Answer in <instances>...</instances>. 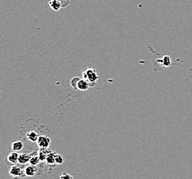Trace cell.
I'll return each mask as SVG.
<instances>
[{
	"instance_id": "obj_1",
	"label": "cell",
	"mask_w": 192,
	"mask_h": 179,
	"mask_svg": "<svg viewBox=\"0 0 192 179\" xmlns=\"http://www.w3.org/2000/svg\"><path fill=\"white\" fill-rule=\"evenodd\" d=\"M82 77L84 80L89 83V86H95L100 77L98 76L96 71L93 68H87L82 72Z\"/></svg>"
},
{
	"instance_id": "obj_2",
	"label": "cell",
	"mask_w": 192,
	"mask_h": 179,
	"mask_svg": "<svg viewBox=\"0 0 192 179\" xmlns=\"http://www.w3.org/2000/svg\"><path fill=\"white\" fill-rule=\"evenodd\" d=\"M37 143L41 149H47L50 146L51 139L47 136H40L37 141Z\"/></svg>"
},
{
	"instance_id": "obj_3",
	"label": "cell",
	"mask_w": 192,
	"mask_h": 179,
	"mask_svg": "<svg viewBox=\"0 0 192 179\" xmlns=\"http://www.w3.org/2000/svg\"><path fill=\"white\" fill-rule=\"evenodd\" d=\"M90 87L89 83L86 81V80H84V79H80L79 81L77 83V90L80 91H86L89 89Z\"/></svg>"
},
{
	"instance_id": "obj_4",
	"label": "cell",
	"mask_w": 192,
	"mask_h": 179,
	"mask_svg": "<svg viewBox=\"0 0 192 179\" xmlns=\"http://www.w3.org/2000/svg\"><path fill=\"white\" fill-rule=\"evenodd\" d=\"M30 156L29 154L26 153H22L19 155V159H18V163H20L22 165H24L28 162L30 161Z\"/></svg>"
},
{
	"instance_id": "obj_5",
	"label": "cell",
	"mask_w": 192,
	"mask_h": 179,
	"mask_svg": "<svg viewBox=\"0 0 192 179\" xmlns=\"http://www.w3.org/2000/svg\"><path fill=\"white\" fill-rule=\"evenodd\" d=\"M10 175L12 176L13 177H18V176H20L22 174V171L20 169V167L18 166H13L11 168L9 171Z\"/></svg>"
},
{
	"instance_id": "obj_6",
	"label": "cell",
	"mask_w": 192,
	"mask_h": 179,
	"mask_svg": "<svg viewBox=\"0 0 192 179\" xmlns=\"http://www.w3.org/2000/svg\"><path fill=\"white\" fill-rule=\"evenodd\" d=\"M24 144L21 141H15L11 144V149L14 152H18L22 150Z\"/></svg>"
},
{
	"instance_id": "obj_7",
	"label": "cell",
	"mask_w": 192,
	"mask_h": 179,
	"mask_svg": "<svg viewBox=\"0 0 192 179\" xmlns=\"http://www.w3.org/2000/svg\"><path fill=\"white\" fill-rule=\"evenodd\" d=\"M35 172H36V168L33 165H28L25 169V174L28 176H33L35 174Z\"/></svg>"
},
{
	"instance_id": "obj_8",
	"label": "cell",
	"mask_w": 192,
	"mask_h": 179,
	"mask_svg": "<svg viewBox=\"0 0 192 179\" xmlns=\"http://www.w3.org/2000/svg\"><path fill=\"white\" fill-rule=\"evenodd\" d=\"M19 155L17 152H11L8 156V160L10 163L15 164V163H18L19 159Z\"/></svg>"
},
{
	"instance_id": "obj_9",
	"label": "cell",
	"mask_w": 192,
	"mask_h": 179,
	"mask_svg": "<svg viewBox=\"0 0 192 179\" xmlns=\"http://www.w3.org/2000/svg\"><path fill=\"white\" fill-rule=\"evenodd\" d=\"M26 137L28 140L32 142H37L38 140L39 136L37 132L34 131H30L26 134Z\"/></svg>"
},
{
	"instance_id": "obj_10",
	"label": "cell",
	"mask_w": 192,
	"mask_h": 179,
	"mask_svg": "<svg viewBox=\"0 0 192 179\" xmlns=\"http://www.w3.org/2000/svg\"><path fill=\"white\" fill-rule=\"evenodd\" d=\"M49 5H50L51 7L52 8V9L55 11H59V8H61V7H62L59 0H52L51 1L49 2Z\"/></svg>"
},
{
	"instance_id": "obj_11",
	"label": "cell",
	"mask_w": 192,
	"mask_h": 179,
	"mask_svg": "<svg viewBox=\"0 0 192 179\" xmlns=\"http://www.w3.org/2000/svg\"><path fill=\"white\" fill-rule=\"evenodd\" d=\"M55 155H56L55 152H49L48 156H47L46 160L48 164L52 165L55 163Z\"/></svg>"
},
{
	"instance_id": "obj_12",
	"label": "cell",
	"mask_w": 192,
	"mask_h": 179,
	"mask_svg": "<svg viewBox=\"0 0 192 179\" xmlns=\"http://www.w3.org/2000/svg\"><path fill=\"white\" fill-rule=\"evenodd\" d=\"M46 149H41V150L39 152V158H40V161H44L46 160L47 156L49 154V152H47Z\"/></svg>"
},
{
	"instance_id": "obj_13",
	"label": "cell",
	"mask_w": 192,
	"mask_h": 179,
	"mask_svg": "<svg viewBox=\"0 0 192 179\" xmlns=\"http://www.w3.org/2000/svg\"><path fill=\"white\" fill-rule=\"evenodd\" d=\"M40 158H39V156H33L30 157L29 163L31 165L35 166V165H37L39 163H40Z\"/></svg>"
},
{
	"instance_id": "obj_14",
	"label": "cell",
	"mask_w": 192,
	"mask_h": 179,
	"mask_svg": "<svg viewBox=\"0 0 192 179\" xmlns=\"http://www.w3.org/2000/svg\"><path fill=\"white\" fill-rule=\"evenodd\" d=\"M55 163L57 165L62 164L63 162H64L63 157L61 156V155L58 154H56L55 157Z\"/></svg>"
},
{
	"instance_id": "obj_15",
	"label": "cell",
	"mask_w": 192,
	"mask_h": 179,
	"mask_svg": "<svg viewBox=\"0 0 192 179\" xmlns=\"http://www.w3.org/2000/svg\"><path fill=\"white\" fill-rule=\"evenodd\" d=\"M79 79H79V77H74V78H73L71 81V86H72L73 87H74L75 90H77V85L78 81H79Z\"/></svg>"
},
{
	"instance_id": "obj_16",
	"label": "cell",
	"mask_w": 192,
	"mask_h": 179,
	"mask_svg": "<svg viewBox=\"0 0 192 179\" xmlns=\"http://www.w3.org/2000/svg\"><path fill=\"white\" fill-rule=\"evenodd\" d=\"M163 64H164V66L166 67H169L171 65V60H170L169 57L168 56H165L163 57Z\"/></svg>"
},
{
	"instance_id": "obj_17",
	"label": "cell",
	"mask_w": 192,
	"mask_h": 179,
	"mask_svg": "<svg viewBox=\"0 0 192 179\" xmlns=\"http://www.w3.org/2000/svg\"><path fill=\"white\" fill-rule=\"evenodd\" d=\"M59 1L60 2L62 7H66V6H67L69 5V0H59Z\"/></svg>"
},
{
	"instance_id": "obj_18",
	"label": "cell",
	"mask_w": 192,
	"mask_h": 179,
	"mask_svg": "<svg viewBox=\"0 0 192 179\" xmlns=\"http://www.w3.org/2000/svg\"><path fill=\"white\" fill-rule=\"evenodd\" d=\"M60 179H73V177L70 176L69 174H68L67 173H62V176H61Z\"/></svg>"
}]
</instances>
